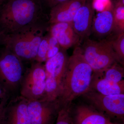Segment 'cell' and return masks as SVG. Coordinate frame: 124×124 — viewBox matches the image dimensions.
<instances>
[{"label":"cell","mask_w":124,"mask_h":124,"mask_svg":"<svg viewBox=\"0 0 124 124\" xmlns=\"http://www.w3.org/2000/svg\"><path fill=\"white\" fill-rule=\"evenodd\" d=\"M93 71L79 47L76 48L68 59L62 94L58 99L60 106L72 102L90 90Z\"/></svg>","instance_id":"6da1fadb"},{"label":"cell","mask_w":124,"mask_h":124,"mask_svg":"<svg viewBox=\"0 0 124 124\" xmlns=\"http://www.w3.org/2000/svg\"><path fill=\"white\" fill-rule=\"evenodd\" d=\"M40 8L35 0H10L0 10V36L39 22Z\"/></svg>","instance_id":"7a4b0ae2"},{"label":"cell","mask_w":124,"mask_h":124,"mask_svg":"<svg viewBox=\"0 0 124 124\" xmlns=\"http://www.w3.org/2000/svg\"><path fill=\"white\" fill-rule=\"evenodd\" d=\"M45 27L39 22L27 26L0 39L8 48L22 60L34 61L44 36Z\"/></svg>","instance_id":"3957f363"},{"label":"cell","mask_w":124,"mask_h":124,"mask_svg":"<svg viewBox=\"0 0 124 124\" xmlns=\"http://www.w3.org/2000/svg\"><path fill=\"white\" fill-rule=\"evenodd\" d=\"M65 50L61 49L56 55L45 62V89L43 98L45 100L54 101L62 94L69 58Z\"/></svg>","instance_id":"277c9868"},{"label":"cell","mask_w":124,"mask_h":124,"mask_svg":"<svg viewBox=\"0 0 124 124\" xmlns=\"http://www.w3.org/2000/svg\"><path fill=\"white\" fill-rule=\"evenodd\" d=\"M81 49L85 59L94 73H100L115 63L119 62L111 40L97 41L87 39Z\"/></svg>","instance_id":"5b68a950"},{"label":"cell","mask_w":124,"mask_h":124,"mask_svg":"<svg viewBox=\"0 0 124 124\" xmlns=\"http://www.w3.org/2000/svg\"><path fill=\"white\" fill-rule=\"evenodd\" d=\"M23 73L22 60L5 47L0 50V84L10 94L20 87Z\"/></svg>","instance_id":"8992f818"},{"label":"cell","mask_w":124,"mask_h":124,"mask_svg":"<svg viewBox=\"0 0 124 124\" xmlns=\"http://www.w3.org/2000/svg\"><path fill=\"white\" fill-rule=\"evenodd\" d=\"M45 84L44 64L38 62L32 63L22 78L20 95L28 101L43 99Z\"/></svg>","instance_id":"52a82bcc"},{"label":"cell","mask_w":124,"mask_h":124,"mask_svg":"<svg viewBox=\"0 0 124 124\" xmlns=\"http://www.w3.org/2000/svg\"><path fill=\"white\" fill-rule=\"evenodd\" d=\"M82 96L90 105L110 118L124 119V94L106 95L90 90Z\"/></svg>","instance_id":"ba28073f"},{"label":"cell","mask_w":124,"mask_h":124,"mask_svg":"<svg viewBox=\"0 0 124 124\" xmlns=\"http://www.w3.org/2000/svg\"><path fill=\"white\" fill-rule=\"evenodd\" d=\"M60 104L57 100H28L27 108L31 124H54Z\"/></svg>","instance_id":"9c48e42d"},{"label":"cell","mask_w":124,"mask_h":124,"mask_svg":"<svg viewBox=\"0 0 124 124\" xmlns=\"http://www.w3.org/2000/svg\"><path fill=\"white\" fill-rule=\"evenodd\" d=\"M28 100L17 96L10 100L5 110L4 124H31Z\"/></svg>","instance_id":"30bf717a"},{"label":"cell","mask_w":124,"mask_h":124,"mask_svg":"<svg viewBox=\"0 0 124 124\" xmlns=\"http://www.w3.org/2000/svg\"><path fill=\"white\" fill-rule=\"evenodd\" d=\"M94 10L91 1L86 0L78 9L73 18L72 24L80 40L87 38L90 34Z\"/></svg>","instance_id":"8fae6325"},{"label":"cell","mask_w":124,"mask_h":124,"mask_svg":"<svg viewBox=\"0 0 124 124\" xmlns=\"http://www.w3.org/2000/svg\"><path fill=\"white\" fill-rule=\"evenodd\" d=\"M49 34L57 40L61 48L67 49L79 42L80 39L74 31L72 23H58L51 24Z\"/></svg>","instance_id":"7c38bea8"},{"label":"cell","mask_w":124,"mask_h":124,"mask_svg":"<svg viewBox=\"0 0 124 124\" xmlns=\"http://www.w3.org/2000/svg\"><path fill=\"white\" fill-rule=\"evenodd\" d=\"M85 0H69L56 5L51 8L49 23L72 22L77 10Z\"/></svg>","instance_id":"4fadbf2b"},{"label":"cell","mask_w":124,"mask_h":124,"mask_svg":"<svg viewBox=\"0 0 124 124\" xmlns=\"http://www.w3.org/2000/svg\"><path fill=\"white\" fill-rule=\"evenodd\" d=\"M73 119L74 124H107L111 122L110 117L104 113L91 105L85 104L76 107Z\"/></svg>","instance_id":"5bb4252c"},{"label":"cell","mask_w":124,"mask_h":124,"mask_svg":"<svg viewBox=\"0 0 124 124\" xmlns=\"http://www.w3.org/2000/svg\"><path fill=\"white\" fill-rule=\"evenodd\" d=\"M90 90L106 95L124 94V80L120 82H114L106 79L93 73Z\"/></svg>","instance_id":"9a60e30c"},{"label":"cell","mask_w":124,"mask_h":124,"mask_svg":"<svg viewBox=\"0 0 124 124\" xmlns=\"http://www.w3.org/2000/svg\"><path fill=\"white\" fill-rule=\"evenodd\" d=\"M93 31L97 36L104 37L113 31V7L100 12L93 23Z\"/></svg>","instance_id":"2e32d148"},{"label":"cell","mask_w":124,"mask_h":124,"mask_svg":"<svg viewBox=\"0 0 124 124\" xmlns=\"http://www.w3.org/2000/svg\"><path fill=\"white\" fill-rule=\"evenodd\" d=\"M114 27L117 35L124 33V0H118L113 5Z\"/></svg>","instance_id":"e0dca14e"},{"label":"cell","mask_w":124,"mask_h":124,"mask_svg":"<svg viewBox=\"0 0 124 124\" xmlns=\"http://www.w3.org/2000/svg\"><path fill=\"white\" fill-rule=\"evenodd\" d=\"M94 73L106 79L114 82H120L124 80V68L120 66L117 62L115 63L100 73Z\"/></svg>","instance_id":"ac0fdd59"},{"label":"cell","mask_w":124,"mask_h":124,"mask_svg":"<svg viewBox=\"0 0 124 124\" xmlns=\"http://www.w3.org/2000/svg\"><path fill=\"white\" fill-rule=\"evenodd\" d=\"M55 124H74L71 105L60 106Z\"/></svg>","instance_id":"d6986e66"},{"label":"cell","mask_w":124,"mask_h":124,"mask_svg":"<svg viewBox=\"0 0 124 124\" xmlns=\"http://www.w3.org/2000/svg\"><path fill=\"white\" fill-rule=\"evenodd\" d=\"M112 48L118 58L119 62L124 64V33L117 35L115 39L111 40Z\"/></svg>","instance_id":"ffe728a7"},{"label":"cell","mask_w":124,"mask_h":124,"mask_svg":"<svg viewBox=\"0 0 124 124\" xmlns=\"http://www.w3.org/2000/svg\"><path fill=\"white\" fill-rule=\"evenodd\" d=\"M48 48V35L45 36L40 43L36 57L34 61L38 62H45Z\"/></svg>","instance_id":"44dd1931"},{"label":"cell","mask_w":124,"mask_h":124,"mask_svg":"<svg viewBox=\"0 0 124 124\" xmlns=\"http://www.w3.org/2000/svg\"><path fill=\"white\" fill-rule=\"evenodd\" d=\"M9 94L7 90L0 84V124H4L5 110L9 101Z\"/></svg>","instance_id":"7402d4cb"},{"label":"cell","mask_w":124,"mask_h":124,"mask_svg":"<svg viewBox=\"0 0 124 124\" xmlns=\"http://www.w3.org/2000/svg\"><path fill=\"white\" fill-rule=\"evenodd\" d=\"M48 35V48L46 54V60L56 55L62 49L57 40L49 34Z\"/></svg>","instance_id":"603a6c76"},{"label":"cell","mask_w":124,"mask_h":124,"mask_svg":"<svg viewBox=\"0 0 124 124\" xmlns=\"http://www.w3.org/2000/svg\"><path fill=\"white\" fill-rule=\"evenodd\" d=\"M92 4L94 9L100 12L113 7L111 0H93Z\"/></svg>","instance_id":"cb8c5ba5"},{"label":"cell","mask_w":124,"mask_h":124,"mask_svg":"<svg viewBox=\"0 0 124 124\" xmlns=\"http://www.w3.org/2000/svg\"><path fill=\"white\" fill-rule=\"evenodd\" d=\"M68 0H46V2L49 6L51 8L58 4Z\"/></svg>","instance_id":"d4e9b609"},{"label":"cell","mask_w":124,"mask_h":124,"mask_svg":"<svg viewBox=\"0 0 124 124\" xmlns=\"http://www.w3.org/2000/svg\"><path fill=\"white\" fill-rule=\"evenodd\" d=\"M107 124H117V123H114L111 122H110V123H108Z\"/></svg>","instance_id":"484cf974"},{"label":"cell","mask_w":124,"mask_h":124,"mask_svg":"<svg viewBox=\"0 0 124 124\" xmlns=\"http://www.w3.org/2000/svg\"><path fill=\"white\" fill-rule=\"evenodd\" d=\"M2 0H0V2H1Z\"/></svg>","instance_id":"4316f807"},{"label":"cell","mask_w":124,"mask_h":124,"mask_svg":"<svg viewBox=\"0 0 124 124\" xmlns=\"http://www.w3.org/2000/svg\"></svg>","instance_id":"83f0119b"},{"label":"cell","mask_w":124,"mask_h":124,"mask_svg":"<svg viewBox=\"0 0 124 124\" xmlns=\"http://www.w3.org/2000/svg\"></svg>","instance_id":"f1b7e54d"}]
</instances>
